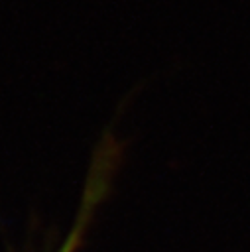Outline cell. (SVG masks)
<instances>
[{"mask_svg": "<svg viewBox=\"0 0 250 252\" xmlns=\"http://www.w3.org/2000/svg\"><path fill=\"white\" fill-rule=\"evenodd\" d=\"M108 156L102 154V158L96 159V167L91 171V177H89V183H87V191H85V199L81 203V211L77 215V222L73 226V230L67 234V238L63 240L61 248L57 252H75L85 236V228L93 217V211L94 207L98 205L100 197H102V191L106 189V177L110 173V165H108Z\"/></svg>", "mask_w": 250, "mask_h": 252, "instance_id": "6da1fadb", "label": "cell"}]
</instances>
